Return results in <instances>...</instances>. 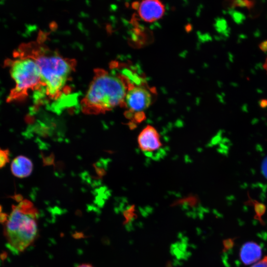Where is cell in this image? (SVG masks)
<instances>
[{"label": "cell", "instance_id": "1", "mask_svg": "<svg viewBox=\"0 0 267 267\" xmlns=\"http://www.w3.org/2000/svg\"><path fill=\"white\" fill-rule=\"evenodd\" d=\"M18 57L32 58L39 68L41 87L34 94L35 104L49 100L57 102L70 94L71 90L68 84L75 70V60L49 49L43 44L40 36L37 41L22 44L13 52V57Z\"/></svg>", "mask_w": 267, "mask_h": 267}, {"label": "cell", "instance_id": "2", "mask_svg": "<svg viewBox=\"0 0 267 267\" xmlns=\"http://www.w3.org/2000/svg\"><path fill=\"white\" fill-rule=\"evenodd\" d=\"M132 84L123 73L113 69L94 71L93 79L84 97L81 109L86 114L104 113L118 106H123L128 89Z\"/></svg>", "mask_w": 267, "mask_h": 267}, {"label": "cell", "instance_id": "3", "mask_svg": "<svg viewBox=\"0 0 267 267\" xmlns=\"http://www.w3.org/2000/svg\"><path fill=\"white\" fill-rule=\"evenodd\" d=\"M38 218L37 209L27 199L12 205L9 215L0 213L6 245L13 253L23 252L35 241L38 234Z\"/></svg>", "mask_w": 267, "mask_h": 267}, {"label": "cell", "instance_id": "4", "mask_svg": "<svg viewBox=\"0 0 267 267\" xmlns=\"http://www.w3.org/2000/svg\"><path fill=\"white\" fill-rule=\"evenodd\" d=\"M13 58L6 59L4 62L9 68L15 84L7 97V102L22 101L26 98L30 91L35 93L41 87L40 70L36 62L27 57Z\"/></svg>", "mask_w": 267, "mask_h": 267}, {"label": "cell", "instance_id": "5", "mask_svg": "<svg viewBox=\"0 0 267 267\" xmlns=\"http://www.w3.org/2000/svg\"><path fill=\"white\" fill-rule=\"evenodd\" d=\"M152 103V95L145 88L132 84L126 93L124 104L127 109L126 116L139 123L144 118L143 111Z\"/></svg>", "mask_w": 267, "mask_h": 267}, {"label": "cell", "instance_id": "6", "mask_svg": "<svg viewBox=\"0 0 267 267\" xmlns=\"http://www.w3.org/2000/svg\"><path fill=\"white\" fill-rule=\"evenodd\" d=\"M137 142L140 150L145 154H152L162 146L159 134L150 125L146 126L140 132Z\"/></svg>", "mask_w": 267, "mask_h": 267}, {"label": "cell", "instance_id": "7", "mask_svg": "<svg viewBox=\"0 0 267 267\" xmlns=\"http://www.w3.org/2000/svg\"><path fill=\"white\" fill-rule=\"evenodd\" d=\"M136 8L140 18L147 22H153L160 19L165 12V6L160 1L147 0L136 4Z\"/></svg>", "mask_w": 267, "mask_h": 267}, {"label": "cell", "instance_id": "8", "mask_svg": "<svg viewBox=\"0 0 267 267\" xmlns=\"http://www.w3.org/2000/svg\"><path fill=\"white\" fill-rule=\"evenodd\" d=\"M262 255V248L254 241L244 243L239 251V258L245 265L253 264L260 260Z\"/></svg>", "mask_w": 267, "mask_h": 267}, {"label": "cell", "instance_id": "9", "mask_svg": "<svg viewBox=\"0 0 267 267\" xmlns=\"http://www.w3.org/2000/svg\"><path fill=\"white\" fill-rule=\"evenodd\" d=\"M33 165L30 159L20 155L15 158L11 164L12 174L19 178L28 177L32 173Z\"/></svg>", "mask_w": 267, "mask_h": 267}, {"label": "cell", "instance_id": "10", "mask_svg": "<svg viewBox=\"0 0 267 267\" xmlns=\"http://www.w3.org/2000/svg\"><path fill=\"white\" fill-rule=\"evenodd\" d=\"M248 200L245 202L248 205H252L255 212L254 218L259 221L262 225H265V222L262 219L263 216L265 214L266 211V205L261 202H259L256 200L253 199L250 197L249 194H248Z\"/></svg>", "mask_w": 267, "mask_h": 267}, {"label": "cell", "instance_id": "11", "mask_svg": "<svg viewBox=\"0 0 267 267\" xmlns=\"http://www.w3.org/2000/svg\"><path fill=\"white\" fill-rule=\"evenodd\" d=\"M9 150L0 148V169L4 167L9 162Z\"/></svg>", "mask_w": 267, "mask_h": 267}, {"label": "cell", "instance_id": "12", "mask_svg": "<svg viewBox=\"0 0 267 267\" xmlns=\"http://www.w3.org/2000/svg\"><path fill=\"white\" fill-rule=\"evenodd\" d=\"M232 2L233 7H245L247 8H251L255 4L254 1L250 0H235L232 1Z\"/></svg>", "mask_w": 267, "mask_h": 267}, {"label": "cell", "instance_id": "13", "mask_svg": "<svg viewBox=\"0 0 267 267\" xmlns=\"http://www.w3.org/2000/svg\"><path fill=\"white\" fill-rule=\"evenodd\" d=\"M260 48L264 52H267V41L264 42L260 45ZM264 69L267 73V56L263 65Z\"/></svg>", "mask_w": 267, "mask_h": 267}, {"label": "cell", "instance_id": "14", "mask_svg": "<svg viewBox=\"0 0 267 267\" xmlns=\"http://www.w3.org/2000/svg\"><path fill=\"white\" fill-rule=\"evenodd\" d=\"M251 267H267V256H265L261 260L256 263Z\"/></svg>", "mask_w": 267, "mask_h": 267}, {"label": "cell", "instance_id": "15", "mask_svg": "<svg viewBox=\"0 0 267 267\" xmlns=\"http://www.w3.org/2000/svg\"><path fill=\"white\" fill-rule=\"evenodd\" d=\"M234 239H228L224 241V249L228 250L231 249L234 245Z\"/></svg>", "mask_w": 267, "mask_h": 267}, {"label": "cell", "instance_id": "16", "mask_svg": "<svg viewBox=\"0 0 267 267\" xmlns=\"http://www.w3.org/2000/svg\"><path fill=\"white\" fill-rule=\"evenodd\" d=\"M262 171L265 177L267 178V157L264 159L262 162Z\"/></svg>", "mask_w": 267, "mask_h": 267}, {"label": "cell", "instance_id": "17", "mask_svg": "<svg viewBox=\"0 0 267 267\" xmlns=\"http://www.w3.org/2000/svg\"><path fill=\"white\" fill-rule=\"evenodd\" d=\"M77 267H93L91 265L89 264H82L81 265H80L78 266Z\"/></svg>", "mask_w": 267, "mask_h": 267}, {"label": "cell", "instance_id": "18", "mask_svg": "<svg viewBox=\"0 0 267 267\" xmlns=\"http://www.w3.org/2000/svg\"><path fill=\"white\" fill-rule=\"evenodd\" d=\"M260 105L262 107H266L267 106V100H263L261 103Z\"/></svg>", "mask_w": 267, "mask_h": 267}, {"label": "cell", "instance_id": "19", "mask_svg": "<svg viewBox=\"0 0 267 267\" xmlns=\"http://www.w3.org/2000/svg\"><path fill=\"white\" fill-rule=\"evenodd\" d=\"M167 267H172V265H168L167 266Z\"/></svg>", "mask_w": 267, "mask_h": 267}]
</instances>
